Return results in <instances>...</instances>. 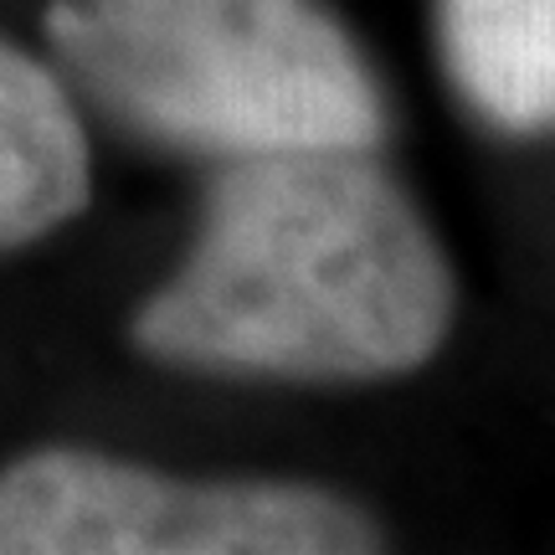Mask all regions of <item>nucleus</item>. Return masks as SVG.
<instances>
[{
  "label": "nucleus",
  "instance_id": "nucleus-1",
  "mask_svg": "<svg viewBox=\"0 0 555 555\" xmlns=\"http://www.w3.org/2000/svg\"><path fill=\"white\" fill-rule=\"evenodd\" d=\"M360 150L247 155L211 191L191 262L134 335L159 360L262 376H391L433 356L453 278Z\"/></svg>",
  "mask_w": 555,
  "mask_h": 555
},
{
  "label": "nucleus",
  "instance_id": "nucleus-2",
  "mask_svg": "<svg viewBox=\"0 0 555 555\" xmlns=\"http://www.w3.org/2000/svg\"><path fill=\"white\" fill-rule=\"evenodd\" d=\"M47 37L108 108L201 150H365L386 124L314 0H52Z\"/></svg>",
  "mask_w": 555,
  "mask_h": 555
},
{
  "label": "nucleus",
  "instance_id": "nucleus-3",
  "mask_svg": "<svg viewBox=\"0 0 555 555\" xmlns=\"http://www.w3.org/2000/svg\"><path fill=\"white\" fill-rule=\"evenodd\" d=\"M380 551L356 504L298 483H176L93 453L0 474V555H356Z\"/></svg>",
  "mask_w": 555,
  "mask_h": 555
},
{
  "label": "nucleus",
  "instance_id": "nucleus-4",
  "mask_svg": "<svg viewBox=\"0 0 555 555\" xmlns=\"http://www.w3.org/2000/svg\"><path fill=\"white\" fill-rule=\"evenodd\" d=\"M88 201V144L47 67L0 41V247L31 242Z\"/></svg>",
  "mask_w": 555,
  "mask_h": 555
},
{
  "label": "nucleus",
  "instance_id": "nucleus-5",
  "mask_svg": "<svg viewBox=\"0 0 555 555\" xmlns=\"http://www.w3.org/2000/svg\"><path fill=\"white\" fill-rule=\"evenodd\" d=\"M442 57L478 114L504 129L555 124V0H437Z\"/></svg>",
  "mask_w": 555,
  "mask_h": 555
}]
</instances>
